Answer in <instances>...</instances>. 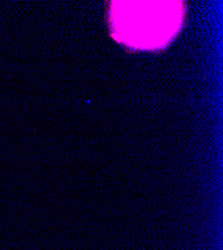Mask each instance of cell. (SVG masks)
<instances>
[{
    "instance_id": "obj_1",
    "label": "cell",
    "mask_w": 223,
    "mask_h": 250,
    "mask_svg": "<svg viewBox=\"0 0 223 250\" xmlns=\"http://www.w3.org/2000/svg\"><path fill=\"white\" fill-rule=\"evenodd\" d=\"M181 1H113L109 19L112 36L134 49H160L182 24Z\"/></svg>"
}]
</instances>
